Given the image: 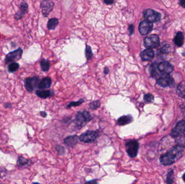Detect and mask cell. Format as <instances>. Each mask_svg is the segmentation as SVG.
<instances>
[{
    "label": "cell",
    "instance_id": "1",
    "mask_svg": "<svg viewBox=\"0 0 185 184\" xmlns=\"http://www.w3.org/2000/svg\"><path fill=\"white\" fill-rule=\"evenodd\" d=\"M184 152V146L178 144L172 147L165 154L163 155L160 158L161 164L164 166L172 165L181 158Z\"/></svg>",
    "mask_w": 185,
    "mask_h": 184
},
{
    "label": "cell",
    "instance_id": "2",
    "mask_svg": "<svg viewBox=\"0 0 185 184\" xmlns=\"http://www.w3.org/2000/svg\"><path fill=\"white\" fill-rule=\"evenodd\" d=\"M23 50L21 47L17 48L16 50L10 51L6 55L4 58V62L6 64L11 63L13 62H17L22 58Z\"/></svg>",
    "mask_w": 185,
    "mask_h": 184
},
{
    "label": "cell",
    "instance_id": "3",
    "mask_svg": "<svg viewBox=\"0 0 185 184\" xmlns=\"http://www.w3.org/2000/svg\"><path fill=\"white\" fill-rule=\"evenodd\" d=\"M92 116L89 112L84 111H80L77 114L75 118V123L77 126L80 128L85 126L91 119Z\"/></svg>",
    "mask_w": 185,
    "mask_h": 184
},
{
    "label": "cell",
    "instance_id": "4",
    "mask_svg": "<svg viewBox=\"0 0 185 184\" xmlns=\"http://www.w3.org/2000/svg\"><path fill=\"white\" fill-rule=\"evenodd\" d=\"M126 147L128 156L133 158L137 157L139 149V144L137 140H131L128 141L126 144Z\"/></svg>",
    "mask_w": 185,
    "mask_h": 184
},
{
    "label": "cell",
    "instance_id": "5",
    "mask_svg": "<svg viewBox=\"0 0 185 184\" xmlns=\"http://www.w3.org/2000/svg\"><path fill=\"white\" fill-rule=\"evenodd\" d=\"M40 82V77L38 76L27 77L24 80L25 88L28 92L32 93L36 87L38 88Z\"/></svg>",
    "mask_w": 185,
    "mask_h": 184
},
{
    "label": "cell",
    "instance_id": "6",
    "mask_svg": "<svg viewBox=\"0 0 185 184\" xmlns=\"http://www.w3.org/2000/svg\"><path fill=\"white\" fill-rule=\"evenodd\" d=\"M143 15L145 19L150 22H158L161 19V14L159 12L151 9L144 10Z\"/></svg>",
    "mask_w": 185,
    "mask_h": 184
},
{
    "label": "cell",
    "instance_id": "7",
    "mask_svg": "<svg viewBox=\"0 0 185 184\" xmlns=\"http://www.w3.org/2000/svg\"><path fill=\"white\" fill-rule=\"evenodd\" d=\"M157 69L159 71L160 73L162 74L163 76H165L169 75L172 73L174 67L169 62L163 61L158 64Z\"/></svg>",
    "mask_w": 185,
    "mask_h": 184
},
{
    "label": "cell",
    "instance_id": "8",
    "mask_svg": "<svg viewBox=\"0 0 185 184\" xmlns=\"http://www.w3.org/2000/svg\"><path fill=\"white\" fill-rule=\"evenodd\" d=\"M144 45L147 48L153 49L158 47L160 45V40L157 35L153 34L148 36L144 40Z\"/></svg>",
    "mask_w": 185,
    "mask_h": 184
},
{
    "label": "cell",
    "instance_id": "9",
    "mask_svg": "<svg viewBox=\"0 0 185 184\" xmlns=\"http://www.w3.org/2000/svg\"><path fill=\"white\" fill-rule=\"evenodd\" d=\"M99 136V133L97 131H88L82 134L79 137L81 142L85 143H92L94 142Z\"/></svg>",
    "mask_w": 185,
    "mask_h": 184
},
{
    "label": "cell",
    "instance_id": "10",
    "mask_svg": "<svg viewBox=\"0 0 185 184\" xmlns=\"http://www.w3.org/2000/svg\"><path fill=\"white\" fill-rule=\"evenodd\" d=\"M54 3L52 0H42L41 2V8L43 16L48 17L53 9Z\"/></svg>",
    "mask_w": 185,
    "mask_h": 184
},
{
    "label": "cell",
    "instance_id": "11",
    "mask_svg": "<svg viewBox=\"0 0 185 184\" xmlns=\"http://www.w3.org/2000/svg\"><path fill=\"white\" fill-rule=\"evenodd\" d=\"M153 28V23L146 19L141 22L139 26V30L141 35H146L150 34Z\"/></svg>",
    "mask_w": 185,
    "mask_h": 184
},
{
    "label": "cell",
    "instance_id": "12",
    "mask_svg": "<svg viewBox=\"0 0 185 184\" xmlns=\"http://www.w3.org/2000/svg\"><path fill=\"white\" fill-rule=\"evenodd\" d=\"M28 4L24 0L20 4L19 10L16 12L14 15V19L19 21L22 19L24 16H25L27 13L28 12Z\"/></svg>",
    "mask_w": 185,
    "mask_h": 184
},
{
    "label": "cell",
    "instance_id": "13",
    "mask_svg": "<svg viewBox=\"0 0 185 184\" xmlns=\"http://www.w3.org/2000/svg\"><path fill=\"white\" fill-rule=\"evenodd\" d=\"M185 131V120L179 121L176 126L173 128L170 135L174 138H177L180 136Z\"/></svg>",
    "mask_w": 185,
    "mask_h": 184
},
{
    "label": "cell",
    "instance_id": "14",
    "mask_svg": "<svg viewBox=\"0 0 185 184\" xmlns=\"http://www.w3.org/2000/svg\"><path fill=\"white\" fill-rule=\"evenodd\" d=\"M157 84L159 86L163 87V88H166L169 87L173 86L174 84V81L172 77L170 76L169 75L163 76L157 79Z\"/></svg>",
    "mask_w": 185,
    "mask_h": 184
},
{
    "label": "cell",
    "instance_id": "15",
    "mask_svg": "<svg viewBox=\"0 0 185 184\" xmlns=\"http://www.w3.org/2000/svg\"><path fill=\"white\" fill-rule=\"evenodd\" d=\"M154 51L152 49L148 48L142 51L140 54L141 58L144 61H150L154 57Z\"/></svg>",
    "mask_w": 185,
    "mask_h": 184
},
{
    "label": "cell",
    "instance_id": "16",
    "mask_svg": "<svg viewBox=\"0 0 185 184\" xmlns=\"http://www.w3.org/2000/svg\"><path fill=\"white\" fill-rule=\"evenodd\" d=\"M30 162H31L30 160H29L28 159L22 156H19L17 158L16 165L20 168H27L28 166H29Z\"/></svg>",
    "mask_w": 185,
    "mask_h": 184
},
{
    "label": "cell",
    "instance_id": "17",
    "mask_svg": "<svg viewBox=\"0 0 185 184\" xmlns=\"http://www.w3.org/2000/svg\"><path fill=\"white\" fill-rule=\"evenodd\" d=\"M51 84V79L49 77L43 78L38 83V88L41 90L49 89Z\"/></svg>",
    "mask_w": 185,
    "mask_h": 184
},
{
    "label": "cell",
    "instance_id": "18",
    "mask_svg": "<svg viewBox=\"0 0 185 184\" xmlns=\"http://www.w3.org/2000/svg\"><path fill=\"white\" fill-rule=\"evenodd\" d=\"M79 138L77 135H74L71 136H68L66 138H65L64 142L67 145V146L69 147H74L77 145L78 143Z\"/></svg>",
    "mask_w": 185,
    "mask_h": 184
},
{
    "label": "cell",
    "instance_id": "19",
    "mask_svg": "<svg viewBox=\"0 0 185 184\" xmlns=\"http://www.w3.org/2000/svg\"><path fill=\"white\" fill-rule=\"evenodd\" d=\"M133 121V118L131 115L123 116L118 119L117 124H118L119 125H125L127 124H130Z\"/></svg>",
    "mask_w": 185,
    "mask_h": 184
},
{
    "label": "cell",
    "instance_id": "20",
    "mask_svg": "<svg viewBox=\"0 0 185 184\" xmlns=\"http://www.w3.org/2000/svg\"><path fill=\"white\" fill-rule=\"evenodd\" d=\"M35 93L41 98L46 99L54 95V91L53 90H36Z\"/></svg>",
    "mask_w": 185,
    "mask_h": 184
},
{
    "label": "cell",
    "instance_id": "21",
    "mask_svg": "<svg viewBox=\"0 0 185 184\" xmlns=\"http://www.w3.org/2000/svg\"><path fill=\"white\" fill-rule=\"evenodd\" d=\"M174 41L176 45H177L178 47L182 46L184 42V37L182 32H177L176 37H174Z\"/></svg>",
    "mask_w": 185,
    "mask_h": 184
},
{
    "label": "cell",
    "instance_id": "22",
    "mask_svg": "<svg viewBox=\"0 0 185 184\" xmlns=\"http://www.w3.org/2000/svg\"><path fill=\"white\" fill-rule=\"evenodd\" d=\"M176 93L180 97L185 99V83L179 84L176 88Z\"/></svg>",
    "mask_w": 185,
    "mask_h": 184
},
{
    "label": "cell",
    "instance_id": "23",
    "mask_svg": "<svg viewBox=\"0 0 185 184\" xmlns=\"http://www.w3.org/2000/svg\"><path fill=\"white\" fill-rule=\"evenodd\" d=\"M20 67V65L19 63H18L17 62L11 63L9 64L8 66V71L10 73H15L19 69Z\"/></svg>",
    "mask_w": 185,
    "mask_h": 184
},
{
    "label": "cell",
    "instance_id": "24",
    "mask_svg": "<svg viewBox=\"0 0 185 184\" xmlns=\"http://www.w3.org/2000/svg\"><path fill=\"white\" fill-rule=\"evenodd\" d=\"M59 24V21L56 18H53L49 19L47 23V28L49 30H54L58 26Z\"/></svg>",
    "mask_w": 185,
    "mask_h": 184
},
{
    "label": "cell",
    "instance_id": "25",
    "mask_svg": "<svg viewBox=\"0 0 185 184\" xmlns=\"http://www.w3.org/2000/svg\"><path fill=\"white\" fill-rule=\"evenodd\" d=\"M40 67L42 70L44 72L48 71L50 68V62L48 60L42 59L40 62Z\"/></svg>",
    "mask_w": 185,
    "mask_h": 184
},
{
    "label": "cell",
    "instance_id": "26",
    "mask_svg": "<svg viewBox=\"0 0 185 184\" xmlns=\"http://www.w3.org/2000/svg\"><path fill=\"white\" fill-rule=\"evenodd\" d=\"M174 178V171L172 170H170L167 174V179H166V183L167 184H171L173 183Z\"/></svg>",
    "mask_w": 185,
    "mask_h": 184
},
{
    "label": "cell",
    "instance_id": "27",
    "mask_svg": "<svg viewBox=\"0 0 185 184\" xmlns=\"http://www.w3.org/2000/svg\"><path fill=\"white\" fill-rule=\"evenodd\" d=\"M101 105V103L100 101H94L90 104V108L92 110H96L99 108Z\"/></svg>",
    "mask_w": 185,
    "mask_h": 184
},
{
    "label": "cell",
    "instance_id": "28",
    "mask_svg": "<svg viewBox=\"0 0 185 184\" xmlns=\"http://www.w3.org/2000/svg\"><path fill=\"white\" fill-rule=\"evenodd\" d=\"M144 99L146 103H152L154 101V96L150 93H147L144 95Z\"/></svg>",
    "mask_w": 185,
    "mask_h": 184
},
{
    "label": "cell",
    "instance_id": "29",
    "mask_svg": "<svg viewBox=\"0 0 185 184\" xmlns=\"http://www.w3.org/2000/svg\"><path fill=\"white\" fill-rule=\"evenodd\" d=\"M84 102V99H81L79 101L77 102H72L70 103L68 105H67V108H70L72 107H74V106H79L81 105L82 103Z\"/></svg>",
    "mask_w": 185,
    "mask_h": 184
},
{
    "label": "cell",
    "instance_id": "30",
    "mask_svg": "<svg viewBox=\"0 0 185 184\" xmlns=\"http://www.w3.org/2000/svg\"><path fill=\"white\" fill-rule=\"evenodd\" d=\"M92 49L90 47L89 45H87L86 49V56L87 58V60H90L92 58Z\"/></svg>",
    "mask_w": 185,
    "mask_h": 184
},
{
    "label": "cell",
    "instance_id": "31",
    "mask_svg": "<svg viewBox=\"0 0 185 184\" xmlns=\"http://www.w3.org/2000/svg\"><path fill=\"white\" fill-rule=\"evenodd\" d=\"M56 149L58 151V153L59 155L64 154V147L58 145V146H56Z\"/></svg>",
    "mask_w": 185,
    "mask_h": 184
},
{
    "label": "cell",
    "instance_id": "32",
    "mask_svg": "<svg viewBox=\"0 0 185 184\" xmlns=\"http://www.w3.org/2000/svg\"><path fill=\"white\" fill-rule=\"evenodd\" d=\"M3 172H7L6 169L4 167H0V178H2L4 177V175H2Z\"/></svg>",
    "mask_w": 185,
    "mask_h": 184
},
{
    "label": "cell",
    "instance_id": "33",
    "mask_svg": "<svg viewBox=\"0 0 185 184\" xmlns=\"http://www.w3.org/2000/svg\"><path fill=\"white\" fill-rule=\"evenodd\" d=\"M134 26H133V24H131V25L129 26V28H128V30H129V31L130 35H132V34H133V32H134Z\"/></svg>",
    "mask_w": 185,
    "mask_h": 184
},
{
    "label": "cell",
    "instance_id": "34",
    "mask_svg": "<svg viewBox=\"0 0 185 184\" xmlns=\"http://www.w3.org/2000/svg\"><path fill=\"white\" fill-rule=\"evenodd\" d=\"M4 108H6V109L12 108H13V105H12V104L11 103L8 102V103H5L4 104Z\"/></svg>",
    "mask_w": 185,
    "mask_h": 184
},
{
    "label": "cell",
    "instance_id": "35",
    "mask_svg": "<svg viewBox=\"0 0 185 184\" xmlns=\"http://www.w3.org/2000/svg\"><path fill=\"white\" fill-rule=\"evenodd\" d=\"M107 4H112L114 2V0H103Z\"/></svg>",
    "mask_w": 185,
    "mask_h": 184
},
{
    "label": "cell",
    "instance_id": "36",
    "mask_svg": "<svg viewBox=\"0 0 185 184\" xmlns=\"http://www.w3.org/2000/svg\"><path fill=\"white\" fill-rule=\"evenodd\" d=\"M180 4L181 6L185 8V0H180Z\"/></svg>",
    "mask_w": 185,
    "mask_h": 184
},
{
    "label": "cell",
    "instance_id": "37",
    "mask_svg": "<svg viewBox=\"0 0 185 184\" xmlns=\"http://www.w3.org/2000/svg\"><path fill=\"white\" fill-rule=\"evenodd\" d=\"M40 114L43 117H46V116H47V113L45 111H41L40 112Z\"/></svg>",
    "mask_w": 185,
    "mask_h": 184
},
{
    "label": "cell",
    "instance_id": "38",
    "mask_svg": "<svg viewBox=\"0 0 185 184\" xmlns=\"http://www.w3.org/2000/svg\"><path fill=\"white\" fill-rule=\"evenodd\" d=\"M109 70L108 68L106 67V68H105V70H104V73H105V75H107V74L109 73Z\"/></svg>",
    "mask_w": 185,
    "mask_h": 184
},
{
    "label": "cell",
    "instance_id": "39",
    "mask_svg": "<svg viewBox=\"0 0 185 184\" xmlns=\"http://www.w3.org/2000/svg\"><path fill=\"white\" fill-rule=\"evenodd\" d=\"M182 179L184 180V181L185 182V173H184L182 175Z\"/></svg>",
    "mask_w": 185,
    "mask_h": 184
},
{
    "label": "cell",
    "instance_id": "40",
    "mask_svg": "<svg viewBox=\"0 0 185 184\" xmlns=\"http://www.w3.org/2000/svg\"></svg>",
    "mask_w": 185,
    "mask_h": 184
}]
</instances>
